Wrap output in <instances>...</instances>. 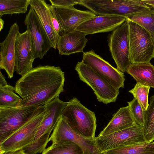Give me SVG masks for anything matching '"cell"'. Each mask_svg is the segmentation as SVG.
Listing matches in <instances>:
<instances>
[{"mask_svg": "<svg viewBox=\"0 0 154 154\" xmlns=\"http://www.w3.org/2000/svg\"><path fill=\"white\" fill-rule=\"evenodd\" d=\"M30 5L38 16L50 41L52 48L56 49L60 35L54 28L51 20L50 5L44 0H30Z\"/></svg>", "mask_w": 154, "mask_h": 154, "instance_id": "cell-19", "label": "cell"}, {"mask_svg": "<svg viewBox=\"0 0 154 154\" xmlns=\"http://www.w3.org/2000/svg\"><path fill=\"white\" fill-rule=\"evenodd\" d=\"M49 141L52 144L70 141L79 146L84 154H103L98 148L95 139L87 138L79 134L70 127L62 115L53 130Z\"/></svg>", "mask_w": 154, "mask_h": 154, "instance_id": "cell-10", "label": "cell"}, {"mask_svg": "<svg viewBox=\"0 0 154 154\" xmlns=\"http://www.w3.org/2000/svg\"><path fill=\"white\" fill-rule=\"evenodd\" d=\"M150 88L149 87L137 83L134 87L129 91L137 100L144 111L147 110L149 105L148 98Z\"/></svg>", "mask_w": 154, "mask_h": 154, "instance_id": "cell-28", "label": "cell"}, {"mask_svg": "<svg viewBox=\"0 0 154 154\" xmlns=\"http://www.w3.org/2000/svg\"><path fill=\"white\" fill-rule=\"evenodd\" d=\"M85 34L74 31L62 36L58 40L57 48L60 55H69L78 53H83L88 39Z\"/></svg>", "mask_w": 154, "mask_h": 154, "instance_id": "cell-18", "label": "cell"}, {"mask_svg": "<svg viewBox=\"0 0 154 154\" xmlns=\"http://www.w3.org/2000/svg\"><path fill=\"white\" fill-rule=\"evenodd\" d=\"M34 48L29 32L26 30L20 32L16 38L15 43V70L22 76L32 67Z\"/></svg>", "mask_w": 154, "mask_h": 154, "instance_id": "cell-14", "label": "cell"}, {"mask_svg": "<svg viewBox=\"0 0 154 154\" xmlns=\"http://www.w3.org/2000/svg\"><path fill=\"white\" fill-rule=\"evenodd\" d=\"M125 17L147 31L154 41V10L146 9Z\"/></svg>", "mask_w": 154, "mask_h": 154, "instance_id": "cell-22", "label": "cell"}, {"mask_svg": "<svg viewBox=\"0 0 154 154\" xmlns=\"http://www.w3.org/2000/svg\"><path fill=\"white\" fill-rule=\"evenodd\" d=\"M116 88L124 87L123 73L112 66L93 49L84 52L82 61Z\"/></svg>", "mask_w": 154, "mask_h": 154, "instance_id": "cell-12", "label": "cell"}, {"mask_svg": "<svg viewBox=\"0 0 154 154\" xmlns=\"http://www.w3.org/2000/svg\"><path fill=\"white\" fill-rule=\"evenodd\" d=\"M51 5L54 6L66 7L79 4V0H49Z\"/></svg>", "mask_w": 154, "mask_h": 154, "instance_id": "cell-31", "label": "cell"}, {"mask_svg": "<svg viewBox=\"0 0 154 154\" xmlns=\"http://www.w3.org/2000/svg\"><path fill=\"white\" fill-rule=\"evenodd\" d=\"M43 106L0 108V143L27 122Z\"/></svg>", "mask_w": 154, "mask_h": 154, "instance_id": "cell-5", "label": "cell"}, {"mask_svg": "<svg viewBox=\"0 0 154 154\" xmlns=\"http://www.w3.org/2000/svg\"><path fill=\"white\" fill-rule=\"evenodd\" d=\"M42 154H84L82 149L77 144L66 141L52 144Z\"/></svg>", "mask_w": 154, "mask_h": 154, "instance_id": "cell-25", "label": "cell"}, {"mask_svg": "<svg viewBox=\"0 0 154 154\" xmlns=\"http://www.w3.org/2000/svg\"><path fill=\"white\" fill-rule=\"evenodd\" d=\"M75 69L80 79L93 90L100 102L105 104L116 101L119 93L117 89L106 81L82 62H78Z\"/></svg>", "mask_w": 154, "mask_h": 154, "instance_id": "cell-6", "label": "cell"}, {"mask_svg": "<svg viewBox=\"0 0 154 154\" xmlns=\"http://www.w3.org/2000/svg\"><path fill=\"white\" fill-rule=\"evenodd\" d=\"M67 104V102L62 101L58 97L45 105V111L44 116L32 142L46 134H51Z\"/></svg>", "mask_w": 154, "mask_h": 154, "instance_id": "cell-17", "label": "cell"}, {"mask_svg": "<svg viewBox=\"0 0 154 154\" xmlns=\"http://www.w3.org/2000/svg\"><path fill=\"white\" fill-rule=\"evenodd\" d=\"M150 103L147 110L144 111L145 118L143 126L146 138L147 141L154 140V94L149 99Z\"/></svg>", "mask_w": 154, "mask_h": 154, "instance_id": "cell-27", "label": "cell"}, {"mask_svg": "<svg viewBox=\"0 0 154 154\" xmlns=\"http://www.w3.org/2000/svg\"><path fill=\"white\" fill-rule=\"evenodd\" d=\"M19 32L16 22L11 26L5 38L0 43V69L5 70L10 79L13 77L15 68V43Z\"/></svg>", "mask_w": 154, "mask_h": 154, "instance_id": "cell-15", "label": "cell"}, {"mask_svg": "<svg viewBox=\"0 0 154 154\" xmlns=\"http://www.w3.org/2000/svg\"><path fill=\"white\" fill-rule=\"evenodd\" d=\"M127 20L129 56L131 64L150 63L154 58V41L152 38L142 27Z\"/></svg>", "mask_w": 154, "mask_h": 154, "instance_id": "cell-4", "label": "cell"}, {"mask_svg": "<svg viewBox=\"0 0 154 154\" xmlns=\"http://www.w3.org/2000/svg\"><path fill=\"white\" fill-rule=\"evenodd\" d=\"M62 116L75 131L83 137L94 139L97 127L95 113L75 97L67 102Z\"/></svg>", "mask_w": 154, "mask_h": 154, "instance_id": "cell-2", "label": "cell"}, {"mask_svg": "<svg viewBox=\"0 0 154 154\" xmlns=\"http://www.w3.org/2000/svg\"><path fill=\"white\" fill-rule=\"evenodd\" d=\"M131 115L135 123L143 126L144 122L145 112L137 100H133L127 102Z\"/></svg>", "mask_w": 154, "mask_h": 154, "instance_id": "cell-30", "label": "cell"}, {"mask_svg": "<svg viewBox=\"0 0 154 154\" xmlns=\"http://www.w3.org/2000/svg\"><path fill=\"white\" fill-rule=\"evenodd\" d=\"M103 154H154V142L148 141L106 151Z\"/></svg>", "mask_w": 154, "mask_h": 154, "instance_id": "cell-23", "label": "cell"}, {"mask_svg": "<svg viewBox=\"0 0 154 154\" xmlns=\"http://www.w3.org/2000/svg\"><path fill=\"white\" fill-rule=\"evenodd\" d=\"M51 11L52 21L54 28L56 33L60 35V29L59 23L53 13L51 10Z\"/></svg>", "mask_w": 154, "mask_h": 154, "instance_id": "cell-32", "label": "cell"}, {"mask_svg": "<svg viewBox=\"0 0 154 154\" xmlns=\"http://www.w3.org/2000/svg\"><path fill=\"white\" fill-rule=\"evenodd\" d=\"M109 51L117 69L126 72L131 64L129 56L128 24L127 20L108 34Z\"/></svg>", "mask_w": 154, "mask_h": 154, "instance_id": "cell-8", "label": "cell"}, {"mask_svg": "<svg viewBox=\"0 0 154 154\" xmlns=\"http://www.w3.org/2000/svg\"><path fill=\"white\" fill-rule=\"evenodd\" d=\"M126 20L122 16H101L88 20L82 23L75 31L85 35L112 31Z\"/></svg>", "mask_w": 154, "mask_h": 154, "instance_id": "cell-16", "label": "cell"}, {"mask_svg": "<svg viewBox=\"0 0 154 154\" xmlns=\"http://www.w3.org/2000/svg\"><path fill=\"white\" fill-rule=\"evenodd\" d=\"M24 23L33 42L34 58L42 59L52 47L47 33L31 7L26 15Z\"/></svg>", "mask_w": 154, "mask_h": 154, "instance_id": "cell-13", "label": "cell"}, {"mask_svg": "<svg viewBox=\"0 0 154 154\" xmlns=\"http://www.w3.org/2000/svg\"><path fill=\"white\" fill-rule=\"evenodd\" d=\"M136 123L129 106L121 107L114 115L98 136L102 137L111 134L132 126Z\"/></svg>", "mask_w": 154, "mask_h": 154, "instance_id": "cell-20", "label": "cell"}, {"mask_svg": "<svg viewBox=\"0 0 154 154\" xmlns=\"http://www.w3.org/2000/svg\"><path fill=\"white\" fill-rule=\"evenodd\" d=\"M64 72L60 67H33L16 82L15 92L21 100L17 106H43L64 91Z\"/></svg>", "mask_w": 154, "mask_h": 154, "instance_id": "cell-1", "label": "cell"}, {"mask_svg": "<svg viewBox=\"0 0 154 154\" xmlns=\"http://www.w3.org/2000/svg\"><path fill=\"white\" fill-rule=\"evenodd\" d=\"M8 83L5 80V76L2 73L0 72V86H3L8 85Z\"/></svg>", "mask_w": 154, "mask_h": 154, "instance_id": "cell-34", "label": "cell"}, {"mask_svg": "<svg viewBox=\"0 0 154 154\" xmlns=\"http://www.w3.org/2000/svg\"><path fill=\"white\" fill-rule=\"evenodd\" d=\"M127 72L137 83L154 88V66L150 63L131 64Z\"/></svg>", "mask_w": 154, "mask_h": 154, "instance_id": "cell-21", "label": "cell"}, {"mask_svg": "<svg viewBox=\"0 0 154 154\" xmlns=\"http://www.w3.org/2000/svg\"><path fill=\"white\" fill-rule=\"evenodd\" d=\"M141 1L145 3L150 9H154V0H141Z\"/></svg>", "mask_w": 154, "mask_h": 154, "instance_id": "cell-33", "label": "cell"}, {"mask_svg": "<svg viewBox=\"0 0 154 154\" xmlns=\"http://www.w3.org/2000/svg\"><path fill=\"white\" fill-rule=\"evenodd\" d=\"M96 144L101 152L147 141L143 126L136 123L129 128L111 134L95 137Z\"/></svg>", "mask_w": 154, "mask_h": 154, "instance_id": "cell-7", "label": "cell"}, {"mask_svg": "<svg viewBox=\"0 0 154 154\" xmlns=\"http://www.w3.org/2000/svg\"><path fill=\"white\" fill-rule=\"evenodd\" d=\"M4 21L1 17L0 19V31H1L3 28L4 24Z\"/></svg>", "mask_w": 154, "mask_h": 154, "instance_id": "cell-36", "label": "cell"}, {"mask_svg": "<svg viewBox=\"0 0 154 154\" xmlns=\"http://www.w3.org/2000/svg\"><path fill=\"white\" fill-rule=\"evenodd\" d=\"M79 4L97 16L126 17L150 9L141 0H79Z\"/></svg>", "mask_w": 154, "mask_h": 154, "instance_id": "cell-3", "label": "cell"}, {"mask_svg": "<svg viewBox=\"0 0 154 154\" xmlns=\"http://www.w3.org/2000/svg\"><path fill=\"white\" fill-rule=\"evenodd\" d=\"M50 7L59 23L60 36L75 31L82 23L97 16L90 11L78 10L74 6L61 7L50 5Z\"/></svg>", "mask_w": 154, "mask_h": 154, "instance_id": "cell-11", "label": "cell"}, {"mask_svg": "<svg viewBox=\"0 0 154 154\" xmlns=\"http://www.w3.org/2000/svg\"><path fill=\"white\" fill-rule=\"evenodd\" d=\"M30 0H0V17L7 14L26 13Z\"/></svg>", "mask_w": 154, "mask_h": 154, "instance_id": "cell-24", "label": "cell"}, {"mask_svg": "<svg viewBox=\"0 0 154 154\" xmlns=\"http://www.w3.org/2000/svg\"><path fill=\"white\" fill-rule=\"evenodd\" d=\"M15 92L14 87L11 85L0 86V108L17 106L21 99Z\"/></svg>", "mask_w": 154, "mask_h": 154, "instance_id": "cell-26", "label": "cell"}, {"mask_svg": "<svg viewBox=\"0 0 154 154\" xmlns=\"http://www.w3.org/2000/svg\"><path fill=\"white\" fill-rule=\"evenodd\" d=\"M2 154H26L22 149H19L13 151L8 152Z\"/></svg>", "mask_w": 154, "mask_h": 154, "instance_id": "cell-35", "label": "cell"}, {"mask_svg": "<svg viewBox=\"0 0 154 154\" xmlns=\"http://www.w3.org/2000/svg\"><path fill=\"white\" fill-rule=\"evenodd\" d=\"M50 134H46L34 140L22 149L26 154H37L42 153L46 149Z\"/></svg>", "mask_w": 154, "mask_h": 154, "instance_id": "cell-29", "label": "cell"}, {"mask_svg": "<svg viewBox=\"0 0 154 154\" xmlns=\"http://www.w3.org/2000/svg\"><path fill=\"white\" fill-rule=\"evenodd\" d=\"M45 111L44 106L27 122L0 143V154L23 149L30 144L42 121Z\"/></svg>", "mask_w": 154, "mask_h": 154, "instance_id": "cell-9", "label": "cell"}]
</instances>
